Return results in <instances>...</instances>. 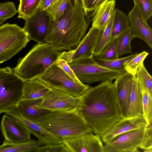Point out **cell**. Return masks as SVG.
Wrapping results in <instances>:
<instances>
[{
  "mask_svg": "<svg viewBox=\"0 0 152 152\" xmlns=\"http://www.w3.org/2000/svg\"><path fill=\"white\" fill-rule=\"evenodd\" d=\"M77 111L91 132L101 136L123 118L112 81L90 87L81 96Z\"/></svg>",
  "mask_w": 152,
  "mask_h": 152,
  "instance_id": "obj_1",
  "label": "cell"
},
{
  "mask_svg": "<svg viewBox=\"0 0 152 152\" xmlns=\"http://www.w3.org/2000/svg\"><path fill=\"white\" fill-rule=\"evenodd\" d=\"M91 21L80 0H72L59 19H50L46 42L59 51L74 50L86 35Z\"/></svg>",
  "mask_w": 152,
  "mask_h": 152,
  "instance_id": "obj_2",
  "label": "cell"
},
{
  "mask_svg": "<svg viewBox=\"0 0 152 152\" xmlns=\"http://www.w3.org/2000/svg\"><path fill=\"white\" fill-rule=\"evenodd\" d=\"M61 53L48 43H37L13 69L24 81L37 78L56 62Z\"/></svg>",
  "mask_w": 152,
  "mask_h": 152,
  "instance_id": "obj_3",
  "label": "cell"
},
{
  "mask_svg": "<svg viewBox=\"0 0 152 152\" xmlns=\"http://www.w3.org/2000/svg\"><path fill=\"white\" fill-rule=\"evenodd\" d=\"M38 123L61 139L92 132L76 110L51 112Z\"/></svg>",
  "mask_w": 152,
  "mask_h": 152,
  "instance_id": "obj_4",
  "label": "cell"
},
{
  "mask_svg": "<svg viewBox=\"0 0 152 152\" xmlns=\"http://www.w3.org/2000/svg\"><path fill=\"white\" fill-rule=\"evenodd\" d=\"M25 81L10 67L0 68V114L22 100Z\"/></svg>",
  "mask_w": 152,
  "mask_h": 152,
  "instance_id": "obj_5",
  "label": "cell"
},
{
  "mask_svg": "<svg viewBox=\"0 0 152 152\" xmlns=\"http://www.w3.org/2000/svg\"><path fill=\"white\" fill-rule=\"evenodd\" d=\"M68 64L78 80L83 83L112 81L126 72L124 70L106 68L97 63L93 57L79 59Z\"/></svg>",
  "mask_w": 152,
  "mask_h": 152,
  "instance_id": "obj_6",
  "label": "cell"
},
{
  "mask_svg": "<svg viewBox=\"0 0 152 152\" xmlns=\"http://www.w3.org/2000/svg\"><path fill=\"white\" fill-rule=\"evenodd\" d=\"M30 40L24 27L9 23L0 26V64L12 58Z\"/></svg>",
  "mask_w": 152,
  "mask_h": 152,
  "instance_id": "obj_7",
  "label": "cell"
},
{
  "mask_svg": "<svg viewBox=\"0 0 152 152\" xmlns=\"http://www.w3.org/2000/svg\"><path fill=\"white\" fill-rule=\"evenodd\" d=\"M51 88L80 96L90 86L75 80L55 63L38 78Z\"/></svg>",
  "mask_w": 152,
  "mask_h": 152,
  "instance_id": "obj_8",
  "label": "cell"
},
{
  "mask_svg": "<svg viewBox=\"0 0 152 152\" xmlns=\"http://www.w3.org/2000/svg\"><path fill=\"white\" fill-rule=\"evenodd\" d=\"M80 102V96L51 88L42 99L39 107L51 112L74 110Z\"/></svg>",
  "mask_w": 152,
  "mask_h": 152,
  "instance_id": "obj_9",
  "label": "cell"
},
{
  "mask_svg": "<svg viewBox=\"0 0 152 152\" xmlns=\"http://www.w3.org/2000/svg\"><path fill=\"white\" fill-rule=\"evenodd\" d=\"M102 30L91 27L75 49L61 53L59 58L68 63L85 58H92Z\"/></svg>",
  "mask_w": 152,
  "mask_h": 152,
  "instance_id": "obj_10",
  "label": "cell"
},
{
  "mask_svg": "<svg viewBox=\"0 0 152 152\" xmlns=\"http://www.w3.org/2000/svg\"><path fill=\"white\" fill-rule=\"evenodd\" d=\"M145 127L133 130L117 136L105 143L103 147L104 152H138Z\"/></svg>",
  "mask_w": 152,
  "mask_h": 152,
  "instance_id": "obj_11",
  "label": "cell"
},
{
  "mask_svg": "<svg viewBox=\"0 0 152 152\" xmlns=\"http://www.w3.org/2000/svg\"><path fill=\"white\" fill-rule=\"evenodd\" d=\"M0 129L4 141L11 143H18L31 140L30 132L18 119L5 114L2 118Z\"/></svg>",
  "mask_w": 152,
  "mask_h": 152,
  "instance_id": "obj_12",
  "label": "cell"
},
{
  "mask_svg": "<svg viewBox=\"0 0 152 152\" xmlns=\"http://www.w3.org/2000/svg\"><path fill=\"white\" fill-rule=\"evenodd\" d=\"M100 137L92 132H89L62 140L67 152H104V146Z\"/></svg>",
  "mask_w": 152,
  "mask_h": 152,
  "instance_id": "obj_13",
  "label": "cell"
},
{
  "mask_svg": "<svg viewBox=\"0 0 152 152\" xmlns=\"http://www.w3.org/2000/svg\"><path fill=\"white\" fill-rule=\"evenodd\" d=\"M50 18L45 10L39 9L31 17L25 20L24 28L30 40L38 44L45 43Z\"/></svg>",
  "mask_w": 152,
  "mask_h": 152,
  "instance_id": "obj_14",
  "label": "cell"
},
{
  "mask_svg": "<svg viewBox=\"0 0 152 152\" xmlns=\"http://www.w3.org/2000/svg\"><path fill=\"white\" fill-rule=\"evenodd\" d=\"M19 120L26 128L31 134L38 139L40 145L62 143L61 139L54 135L38 123L32 121L24 117L21 113L17 106L4 113Z\"/></svg>",
  "mask_w": 152,
  "mask_h": 152,
  "instance_id": "obj_15",
  "label": "cell"
},
{
  "mask_svg": "<svg viewBox=\"0 0 152 152\" xmlns=\"http://www.w3.org/2000/svg\"><path fill=\"white\" fill-rule=\"evenodd\" d=\"M127 16L129 21V28L131 37L140 39L152 48V30L135 5Z\"/></svg>",
  "mask_w": 152,
  "mask_h": 152,
  "instance_id": "obj_16",
  "label": "cell"
},
{
  "mask_svg": "<svg viewBox=\"0 0 152 152\" xmlns=\"http://www.w3.org/2000/svg\"><path fill=\"white\" fill-rule=\"evenodd\" d=\"M134 77L126 72L116 78L114 83L117 104L123 118L127 117L132 83Z\"/></svg>",
  "mask_w": 152,
  "mask_h": 152,
  "instance_id": "obj_17",
  "label": "cell"
},
{
  "mask_svg": "<svg viewBox=\"0 0 152 152\" xmlns=\"http://www.w3.org/2000/svg\"><path fill=\"white\" fill-rule=\"evenodd\" d=\"M146 125L142 115L122 118L103 134L101 137V140L105 144L120 134L145 127Z\"/></svg>",
  "mask_w": 152,
  "mask_h": 152,
  "instance_id": "obj_18",
  "label": "cell"
},
{
  "mask_svg": "<svg viewBox=\"0 0 152 152\" xmlns=\"http://www.w3.org/2000/svg\"><path fill=\"white\" fill-rule=\"evenodd\" d=\"M42 99L22 100L17 106L24 117L38 123L51 112L39 107Z\"/></svg>",
  "mask_w": 152,
  "mask_h": 152,
  "instance_id": "obj_19",
  "label": "cell"
},
{
  "mask_svg": "<svg viewBox=\"0 0 152 152\" xmlns=\"http://www.w3.org/2000/svg\"><path fill=\"white\" fill-rule=\"evenodd\" d=\"M51 89L38 78L25 81L22 100L42 99Z\"/></svg>",
  "mask_w": 152,
  "mask_h": 152,
  "instance_id": "obj_20",
  "label": "cell"
},
{
  "mask_svg": "<svg viewBox=\"0 0 152 152\" xmlns=\"http://www.w3.org/2000/svg\"><path fill=\"white\" fill-rule=\"evenodd\" d=\"M115 0H110L92 14V27L102 30L108 22L115 10Z\"/></svg>",
  "mask_w": 152,
  "mask_h": 152,
  "instance_id": "obj_21",
  "label": "cell"
},
{
  "mask_svg": "<svg viewBox=\"0 0 152 152\" xmlns=\"http://www.w3.org/2000/svg\"><path fill=\"white\" fill-rule=\"evenodd\" d=\"M142 115V92L139 83L134 77L132 83L127 117H133Z\"/></svg>",
  "mask_w": 152,
  "mask_h": 152,
  "instance_id": "obj_22",
  "label": "cell"
},
{
  "mask_svg": "<svg viewBox=\"0 0 152 152\" xmlns=\"http://www.w3.org/2000/svg\"><path fill=\"white\" fill-rule=\"evenodd\" d=\"M40 146L38 141L32 139L18 143H9L4 141L0 145V152H37Z\"/></svg>",
  "mask_w": 152,
  "mask_h": 152,
  "instance_id": "obj_23",
  "label": "cell"
},
{
  "mask_svg": "<svg viewBox=\"0 0 152 152\" xmlns=\"http://www.w3.org/2000/svg\"><path fill=\"white\" fill-rule=\"evenodd\" d=\"M115 9L107 25L104 27L99 37L94 56H98L104 48L111 41L113 20Z\"/></svg>",
  "mask_w": 152,
  "mask_h": 152,
  "instance_id": "obj_24",
  "label": "cell"
},
{
  "mask_svg": "<svg viewBox=\"0 0 152 152\" xmlns=\"http://www.w3.org/2000/svg\"><path fill=\"white\" fill-rule=\"evenodd\" d=\"M129 26V21L125 13L120 10L115 9L113 20L112 40L118 38Z\"/></svg>",
  "mask_w": 152,
  "mask_h": 152,
  "instance_id": "obj_25",
  "label": "cell"
},
{
  "mask_svg": "<svg viewBox=\"0 0 152 152\" xmlns=\"http://www.w3.org/2000/svg\"><path fill=\"white\" fill-rule=\"evenodd\" d=\"M18 18L24 20L34 15L39 9L41 0H19Z\"/></svg>",
  "mask_w": 152,
  "mask_h": 152,
  "instance_id": "obj_26",
  "label": "cell"
},
{
  "mask_svg": "<svg viewBox=\"0 0 152 152\" xmlns=\"http://www.w3.org/2000/svg\"><path fill=\"white\" fill-rule=\"evenodd\" d=\"M137 53H135L124 57L111 60L102 59L97 56H93V58L97 63L106 68L113 70H124V64L134 57Z\"/></svg>",
  "mask_w": 152,
  "mask_h": 152,
  "instance_id": "obj_27",
  "label": "cell"
},
{
  "mask_svg": "<svg viewBox=\"0 0 152 152\" xmlns=\"http://www.w3.org/2000/svg\"><path fill=\"white\" fill-rule=\"evenodd\" d=\"M132 39L129 27L117 38V49L118 58L123 55L132 53L131 44Z\"/></svg>",
  "mask_w": 152,
  "mask_h": 152,
  "instance_id": "obj_28",
  "label": "cell"
},
{
  "mask_svg": "<svg viewBox=\"0 0 152 152\" xmlns=\"http://www.w3.org/2000/svg\"><path fill=\"white\" fill-rule=\"evenodd\" d=\"M72 0H56L45 10L51 19L56 21L63 15Z\"/></svg>",
  "mask_w": 152,
  "mask_h": 152,
  "instance_id": "obj_29",
  "label": "cell"
},
{
  "mask_svg": "<svg viewBox=\"0 0 152 152\" xmlns=\"http://www.w3.org/2000/svg\"><path fill=\"white\" fill-rule=\"evenodd\" d=\"M148 54V53L145 51L137 53L134 57L124 64V69L126 72L135 77L137 71L143 64L144 60Z\"/></svg>",
  "mask_w": 152,
  "mask_h": 152,
  "instance_id": "obj_30",
  "label": "cell"
},
{
  "mask_svg": "<svg viewBox=\"0 0 152 152\" xmlns=\"http://www.w3.org/2000/svg\"><path fill=\"white\" fill-rule=\"evenodd\" d=\"M140 88L142 96V115L147 125H148L152 121V96L144 88Z\"/></svg>",
  "mask_w": 152,
  "mask_h": 152,
  "instance_id": "obj_31",
  "label": "cell"
},
{
  "mask_svg": "<svg viewBox=\"0 0 152 152\" xmlns=\"http://www.w3.org/2000/svg\"><path fill=\"white\" fill-rule=\"evenodd\" d=\"M135 77L140 86L144 88L152 96V77L143 64L137 71Z\"/></svg>",
  "mask_w": 152,
  "mask_h": 152,
  "instance_id": "obj_32",
  "label": "cell"
},
{
  "mask_svg": "<svg viewBox=\"0 0 152 152\" xmlns=\"http://www.w3.org/2000/svg\"><path fill=\"white\" fill-rule=\"evenodd\" d=\"M17 13L15 4L7 1L0 3V25L7 19L14 16Z\"/></svg>",
  "mask_w": 152,
  "mask_h": 152,
  "instance_id": "obj_33",
  "label": "cell"
},
{
  "mask_svg": "<svg viewBox=\"0 0 152 152\" xmlns=\"http://www.w3.org/2000/svg\"><path fill=\"white\" fill-rule=\"evenodd\" d=\"M117 38L112 39L97 56L105 60H111L119 58L117 49Z\"/></svg>",
  "mask_w": 152,
  "mask_h": 152,
  "instance_id": "obj_34",
  "label": "cell"
},
{
  "mask_svg": "<svg viewBox=\"0 0 152 152\" xmlns=\"http://www.w3.org/2000/svg\"><path fill=\"white\" fill-rule=\"evenodd\" d=\"M133 1L143 18L147 21L152 15V0Z\"/></svg>",
  "mask_w": 152,
  "mask_h": 152,
  "instance_id": "obj_35",
  "label": "cell"
},
{
  "mask_svg": "<svg viewBox=\"0 0 152 152\" xmlns=\"http://www.w3.org/2000/svg\"><path fill=\"white\" fill-rule=\"evenodd\" d=\"M152 123L146 125L143 134L139 148L144 152L152 151Z\"/></svg>",
  "mask_w": 152,
  "mask_h": 152,
  "instance_id": "obj_36",
  "label": "cell"
},
{
  "mask_svg": "<svg viewBox=\"0 0 152 152\" xmlns=\"http://www.w3.org/2000/svg\"><path fill=\"white\" fill-rule=\"evenodd\" d=\"M85 11L94 12L106 2L107 0H80Z\"/></svg>",
  "mask_w": 152,
  "mask_h": 152,
  "instance_id": "obj_37",
  "label": "cell"
},
{
  "mask_svg": "<svg viewBox=\"0 0 152 152\" xmlns=\"http://www.w3.org/2000/svg\"><path fill=\"white\" fill-rule=\"evenodd\" d=\"M37 152H67L64 144L62 142L58 144L45 145L40 146Z\"/></svg>",
  "mask_w": 152,
  "mask_h": 152,
  "instance_id": "obj_38",
  "label": "cell"
},
{
  "mask_svg": "<svg viewBox=\"0 0 152 152\" xmlns=\"http://www.w3.org/2000/svg\"><path fill=\"white\" fill-rule=\"evenodd\" d=\"M56 63L72 78L75 80L80 81L76 77L68 64L65 60L63 59L59 58Z\"/></svg>",
  "mask_w": 152,
  "mask_h": 152,
  "instance_id": "obj_39",
  "label": "cell"
},
{
  "mask_svg": "<svg viewBox=\"0 0 152 152\" xmlns=\"http://www.w3.org/2000/svg\"><path fill=\"white\" fill-rule=\"evenodd\" d=\"M56 0H41L39 10L42 11L48 9Z\"/></svg>",
  "mask_w": 152,
  "mask_h": 152,
  "instance_id": "obj_40",
  "label": "cell"
},
{
  "mask_svg": "<svg viewBox=\"0 0 152 152\" xmlns=\"http://www.w3.org/2000/svg\"><path fill=\"white\" fill-rule=\"evenodd\" d=\"M109 0H107V1H109Z\"/></svg>",
  "mask_w": 152,
  "mask_h": 152,
  "instance_id": "obj_41",
  "label": "cell"
}]
</instances>
